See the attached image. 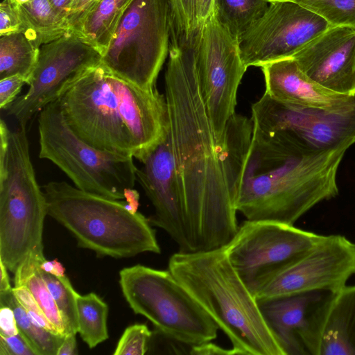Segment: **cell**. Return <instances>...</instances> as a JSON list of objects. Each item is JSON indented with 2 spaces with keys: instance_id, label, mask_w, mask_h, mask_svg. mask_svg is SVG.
<instances>
[{
  "instance_id": "cell-17",
  "label": "cell",
  "mask_w": 355,
  "mask_h": 355,
  "mask_svg": "<svg viewBox=\"0 0 355 355\" xmlns=\"http://www.w3.org/2000/svg\"><path fill=\"white\" fill-rule=\"evenodd\" d=\"M137 180L151 202L155 214L152 225L164 230L180 252H193L180 193L175 158L168 127L162 140L140 162Z\"/></svg>"
},
{
  "instance_id": "cell-19",
  "label": "cell",
  "mask_w": 355,
  "mask_h": 355,
  "mask_svg": "<svg viewBox=\"0 0 355 355\" xmlns=\"http://www.w3.org/2000/svg\"><path fill=\"white\" fill-rule=\"evenodd\" d=\"M261 68L264 93L277 101L325 110H338L355 103V94L336 92L318 84L302 71L293 58L271 62Z\"/></svg>"
},
{
  "instance_id": "cell-42",
  "label": "cell",
  "mask_w": 355,
  "mask_h": 355,
  "mask_svg": "<svg viewBox=\"0 0 355 355\" xmlns=\"http://www.w3.org/2000/svg\"><path fill=\"white\" fill-rule=\"evenodd\" d=\"M8 269L0 259V292H6L12 289L8 272Z\"/></svg>"
},
{
  "instance_id": "cell-3",
  "label": "cell",
  "mask_w": 355,
  "mask_h": 355,
  "mask_svg": "<svg viewBox=\"0 0 355 355\" xmlns=\"http://www.w3.org/2000/svg\"><path fill=\"white\" fill-rule=\"evenodd\" d=\"M56 101L82 139L139 162L168 130L165 95L121 78L101 61L70 80Z\"/></svg>"
},
{
  "instance_id": "cell-1",
  "label": "cell",
  "mask_w": 355,
  "mask_h": 355,
  "mask_svg": "<svg viewBox=\"0 0 355 355\" xmlns=\"http://www.w3.org/2000/svg\"><path fill=\"white\" fill-rule=\"evenodd\" d=\"M168 132L193 251L225 247L238 229L225 150L205 104L194 46L171 43L165 72Z\"/></svg>"
},
{
  "instance_id": "cell-28",
  "label": "cell",
  "mask_w": 355,
  "mask_h": 355,
  "mask_svg": "<svg viewBox=\"0 0 355 355\" xmlns=\"http://www.w3.org/2000/svg\"><path fill=\"white\" fill-rule=\"evenodd\" d=\"M41 275L51 293L61 314L65 327V335L78 333L76 295L68 277H58L41 270Z\"/></svg>"
},
{
  "instance_id": "cell-30",
  "label": "cell",
  "mask_w": 355,
  "mask_h": 355,
  "mask_svg": "<svg viewBox=\"0 0 355 355\" xmlns=\"http://www.w3.org/2000/svg\"><path fill=\"white\" fill-rule=\"evenodd\" d=\"M145 324H135L128 327L115 348L114 355H144L148 352L152 336Z\"/></svg>"
},
{
  "instance_id": "cell-8",
  "label": "cell",
  "mask_w": 355,
  "mask_h": 355,
  "mask_svg": "<svg viewBox=\"0 0 355 355\" xmlns=\"http://www.w3.org/2000/svg\"><path fill=\"white\" fill-rule=\"evenodd\" d=\"M119 284L134 313L167 338L189 347L216 338L218 325L168 270L140 264L124 268Z\"/></svg>"
},
{
  "instance_id": "cell-21",
  "label": "cell",
  "mask_w": 355,
  "mask_h": 355,
  "mask_svg": "<svg viewBox=\"0 0 355 355\" xmlns=\"http://www.w3.org/2000/svg\"><path fill=\"white\" fill-rule=\"evenodd\" d=\"M133 0H101L84 21L76 36L103 56L127 8Z\"/></svg>"
},
{
  "instance_id": "cell-10",
  "label": "cell",
  "mask_w": 355,
  "mask_h": 355,
  "mask_svg": "<svg viewBox=\"0 0 355 355\" xmlns=\"http://www.w3.org/2000/svg\"><path fill=\"white\" fill-rule=\"evenodd\" d=\"M323 235L294 225L246 220L225 246L227 257L254 295L306 254Z\"/></svg>"
},
{
  "instance_id": "cell-22",
  "label": "cell",
  "mask_w": 355,
  "mask_h": 355,
  "mask_svg": "<svg viewBox=\"0 0 355 355\" xmlns=\"http://www.w3.org/2000/svg\"><path fill=\"white\" fill-rule=\"evenodd\" d=\"M40 46L24 31L0 36V79L21 75L28 84Z\"/></svg>"
},
{
  "instance_id": "cell-26",
  "label": "cell",
  "mask_w": 355,
  "mask_h": 355,
  "mask_svg": "<svg viewBox=\"0 0 355 355\" xmlns=\"http://www.w3.org/2000/svg\"><path fill=\"white\" fill-rule=\"evenodd\" d=\"M0 306H8L13 310L19 332L28 340L36 355H57L65 335L49 331L33 322L17 300L12 289L0 292Z\"/></svg>"
},
{
  "instance_id": "cell-33",
  "label": "cell",
  "mask_w": 355,
  "mask_h": 355,
  "mask_svg": "<svg viewBox=\"0 0 355 355\" xmlns=\"http://www.w3.org/2000/svg\"><path fill=\"white\" fill-rule=\"evenodd\" d=\"M101 0H73L67 19L69 33L78 35L86 17Z\"/></svg>"
},
{
  "instance_id": "cell-38",
  "label": "cell",
  "mask_w": 355,
  "mask_h": 355,
  "mask_svg": "<svg viewBox=\"0 0 355 355\" xmlns=\"http://www.w3.org/2000/svg\"><path fill=\"white\" fill-rule=\"evenodd\" d=\"M76 334H67L60 346L57 355H76L78 354Z\"/></svg>"
},
{
  "instance_id": "cell-4",
  "label": "cell",
  "mask_w": 355,
  "mask_h": 355,
  "mask_svg": "<svg viewBox=\"0 0 355 355\" xmlns=\"http://www.w3.org/2000/svg\"><path fill=\"white\" fill-rule=\"evenodd\" d=\"M168 270L215 322L234 355H284L254 295L232 265L225 247L178 252Z\"/></svg>"
},
{
  "instance_id": "cell-9",
  "label": "cell",
  "mask_w": 355,
  "mask_h": 355,
  "mask_svg": "<svg viewBox=\"0 0 355 355\" xmlns=\"http://www.w3.org/2000/svg\"><path fill=\"white\" fill-rule=\"evenodd\" d=\"M171 37L168 0H133L122 17L102 64L144 89L155 83L168 55Z\"/></svg>"
},
{
  "instance_id": "cell-24",
  "label": "cell",
  "mask_w": 355,
  "mask_h": 355,
  "mask_svg": "<svg viewBox=\"0 0 355 355\" xmlns=\"http://www.w3.org/2000/svg\"><path fill=\"white\" fill-rule=\"evenodd\" d=\"M25 33L40 46L69 33L67 23L49 0H31L20 4Z\"/></svg>"
},
{
  "instance_id": "cell-14",
  "label": "cell",
  "mask_w": 355,
  "mask_h": 355,
  "mask_svg": "<svg viewBox=\"0 0 355 355\" xmlns=\"http://www.w3.org/2000/svg\"><path fill=\"white\" fill-rule=\"evenodd\" d=\"M92 46L72 33L40 48L38 60L28 83V89L7 110L20 126L46 105L55 101L67 83L85 69L101 61Z\"/></svg>"
},
{
  "instance_id": "cell-35",
  "label": "cell",
  "mask_w": 355,
  "mask_h": 355,
  "mask_svg": "<svg viewBox=\"0 0 355 355\" xmlns=\"http://www.w3.org/2000/svg\"><path fill=\"white\" fill-rule=\"evenodd\" d=\"M0 355H36L35 351L19 332L17 335H0Z\"/></svg>"
},
{
  "instance_id": "cell-11",
  "label": "cell",
  "mask_w": 355,
  "mask_h": 355,
  "mask_svg": "<svg viewBox=\"0 0 355 355\" xmlns=\"http://www.w3.org/2000/svg\"><path fill=\"white\" fill-rule=\"evenodd\" d=\"M254 132L313 150L355 143V103L338 110L301 107L277 101L264 93L251 108Z\"/></svg>"
},
{
  "instance_id": "cell-36",
  "label": "cell",
  "mask_w": 355,
  "mask_h": 355,
  "mask_svg": "<svg viewBox=\"0 0 355 355\" xmlns=\"http://www.w3.org/2000/svg\"><path fill=\"white\" fill-rule=\"evenodd\" d=\"M19 333L13 310L8 306L0 308V335L11 336Z\"/></svg>"
},
{
  "instance_id": "cell-18",
  "label": "cell",
  "mask_w": 355,
  "mask_h": 355,
  "mask_svg": "<svg viewBox=\"0 0 355 355\" xmlns=\"http://www.w3.org/2000/svg\"><path fill=\"white\" fill-rule=\"evenodd\" d=\"M292 58L318 84L355 94V27H329Z\"/></svg>"
},
{
  "instance_id": "cell-23",
  "label": "cell",
  "mask_w": 355,
  "mask_h": 355,
  "mask_svg": "<svg viewBox=\"0 0 355 355\" xmlns=\"http://www.w3.org/2000/svg\"><path fill=\"white\" fill-rule=\"evenodd\" d=\"M170 8V41L193 43L214 12L215 0H168Z\"/></svg>"
},
{
  "instance_id": "cell-12",
  "label": "cell",
  "mask_w": 355,
  "mask_h": 355,
  "mask_svg": "<svg viewBox=\"0 0 355 355\" xmlns=\"http://www.w3.org/2000/svg\"><path fill=\"white\" fill-rule=\"evenodd\" d=\"M199 81L216 139L223 142L226 124L236 113L237 92L247 70L239 41L220 23L214 12L194 43Z\"/></svg>"
},
{
  "instance_id": "cell-25",
  "label": "cell",
  "mask_w": 355,
  "mask_h": 355,
  "mask_svg": "<svg viewBox=\"0 0 355 355\" xmlns=\"http://www.w3.org/2000/svg\"><path fill=\"white\" fill-rule=\"evenodd\" d=\"M78 333L89 348H94L109 338L108 306L96 293L76 295Z\"/></svg>"
},
{
  "instance_id": "cell-16",
  "label": "cell",
  "mask_w": 355,
  "mask_h": 355,
  "mask_svg": "<svg viewBox=\"0 0 355 355\" xmlns=\"http://www.w3.org/2000/svg\"><path fill=\"white\" fill-rule=\"evenodd\" d=\"M337 293L317 290L257 300L284 355H320L325 321Z\"/></svg>"
},
{
  "instance_id": "cell-43",
  "label": "cell",
  "mask_w": 355,
  "mask_h": 355,
  "mask_svg": "<svg viewBox=\"0 0 355 355\" xmlns=\"http://www.w3.org/2000/svg\"><path fill=\"white\" fill-rule=\"evenodd\" d=\"M19 4H24L28 2L31 0H15Z\"/></svg>"
},
{
  "instance_id": "cell-41",
  "label": "cell",
  "mask_w": 355,
  "mask_h": 355,
  "mask_svg": "<svg viewBox=\"0 0 355 355\" xmlns=\"http://www.w3.org/2000/svg\"><path fill=\"white\" fill-rule=\"evenodd\" d=\"M124 197L126 202L130 206L135 212H138L139 206V193L134 188L125 191Z\"/></svg>"
},
{
  "instance_id": "cell-20",
  "label": "cell",
  "mask_w": 355,
  "mask_h": 355,
  "mask_svg": "<svg viewBox=\"0 0 355 355\" xmlns=\"http://www.w3.org/2000/svg\"><path fill=\"white\" fill-rule=\"evenodd\" d=\"M320 355H355V285L335 295L325 321Z\"/></svg>"
},
{
  "instance_id": "cell-7",
  "label": "cell",
  "mask_w": 355,
  "mask_h": 355,
  "mask_svg": "<svg viewBox=\"0 0 355 355\" xmlns=\"http://www.w3.org/2000/svg\"><path fill=\"white\" fill-rule=\"evenodd\" d=\"M39 157L59 168L78 189L113 200L134 188V158L97 148L78 136L55 101L38 116Z\"/></svg>"
},
{
  "instance_id": "cell-2",
  "label": "cell",
  "mask_w": 355,
  "mask_h": 355,
  "mask_svg": "<svg viewBox=\"0 0 355 355\" xmlns=\"http://www.w3.org/2000/svg\"><path fill=\"white\" fill-rule=\"evenodd\" d=\"M225 166L237 211L247 220L294 223L338 193L336 175L347 146L313 150L259 136L235 113L224 132Z\"/></svg>"
},
{
  "instance_id": "cell-40",
  "label": "cell",
  "mask_w": 355,
  "mask_h": 355,
  "mask_svg": "<svg viewBox=\"0 0 355 355\" xmlns=\"http://www.w3.org/2000/svg\"><path fill=\"white\" fill-rule=\"evenodd\" d=\"M58 15L65 20L69 15L73 0H49Z\"/></svg>"
},
{
  "instance_id": "cell-39",
  "label": "cell",
  "mask_w": 355,
  "mask_h": 355,
  "mask_svg": "<svg viewBox=\"0 0 355 355\" xmlns=\"http://www.w3.org/2000/svg\"><path fill=\"white\" fill-rule=\"evenodd\" d=\"M40 269L47 273L58 276H65V268L63 265L57 259L46 260V259L41 263Z\"/></svg>"
},
{
  "instance_id": "cell-44",
  "label": "cell",
  "mask_w": 355,
  "mask_h": 355,
  "mask_svg": "<svg viewBox=\"0 0 355 355\" xmlns=\"http://www.w3.org/2000/svg\"><path fill=\"white\" fill-rule=\"evenodd\" d=\"M266 1L268 2H270V1H282V0H266Z\"/></svg>"
},
{
  "instance_id": "cell-5",
  "label": "cell",
  "mask_w": 355,
  "mask_h": 355,
  "mask_svg": "<svg viewBox=\"0 0 355 355\" xmlns=\"http://www.w3.org/2000/svg\"><path fill=\"white\" fill-rule=\"evenodd\" d=\"M42 188L47 215L64 227L79 247L116 259L161 252L149 219L130 213L125 201L88 193L65 181H51Z\"/></svg>"
},
{
  "instance_id": "cell-31",
  "label": "cell",
  "mask_w": 355,
  "mask_h": 355,
  "mask_svg": "<svg viewBox=\"0 0 355 355\" xmlns=\"http://www.w3.org/2000/svg\"><path fill=\"white\" fill-rule=\"evenodd\" d=\"M12 290L17 300L25 309L28 316L33 322L49 331L60 334L54 325L46 318L26 286H16L12 288Z\"/></svg>"
},
{
  "instance_id": "cell-37",
  "label": "cell",
  "mask_w": 355,
  "mask_h": 355,
  "mask_svg": "<svg viewBox=\"0 0 355 355\" xmlns=\"http://www.w3.org/2000/svg\"><path fill=\"white\" fill-rule=\"evenodd\" d=\"M190 354L194 355H234L232 349H224L217 345L210 342H207L200 345L190 346Z\"/></svg>"
},
{
  "instance_id": "cell-29",
  "label": "cell",
  "mask_w": 355,
  "mask_h": 355,
  "mask_svg": "<svg viewBox=\"0 0 355 355\" xmlns=\"http://www.w3.org/2000/svg\"><path fill=\"white\" fill-rule=\"evenodd\" d=\"M322 17L330 26L355 27V0H289Z\"/></svg>"
},
{
  "instance_id": "cell-15",
  "label": "cell",
  "mask_w": 355,
  "mask_h": 355,
  "mask_svg": "<svg viewBox=\"0 0 355 355\" xmlns=\"http://www.w3.org/2000/svg\"><path fill=\"white\" fill-rule=\"evenodd\" d=\"M354 274L355 243L342 235H323L306 254L266 285L256 299L317 290L337 293Z\"/></svg>"
},
{
  "instance_id": "cell-34",
  "label": "cell",
  "mask_w": 355,
  "mask_h": 355,
  "mask_svg": "<svg viewBox=\"0 0 355 355\" xmlns=\"http://www.w3.org/2000/svg\"><path fill=\"white\" fill-rule=\"evenodd\" d=\"M27 84L21 75H14L0 79V108L7 110L18 98L22 87Z\"/></svg>"
},
{
  "instance_id": "cell-6",
  "label": "cell",
  "mask_w": 355,
  "mask_h": 355,
  "mask_svg": "<svg viewBox=\"0 0 355 355\" xmlns=\"http://www.w3.org/2000/svg\"><path fill=\"white\" fill-rule=\"evenodd\" d=\"M47 205L31 159L26 126L0 121V259L13 274L31 256H43Z\"/></svg>"
},
{
  "instance_id": "cell-13",
  "label": "cell",
  "mask_w": 355,
  "mask_h": 355,
  "mask_svg": "<svg viewBox=\"0 0 355 355\" xmlns=\"http://www.w3.org/2000/svg\"><path fill=\"white\" fill-rule=\"evenodd\" d=\"M330 27L322 17L289 1H274L239 39L245 66L261 67L292 58Z\"/></svg>"
},
{
  "instance_id": "cell-32",
  "label": "cell",
  "mask_w": 355,
  "mask_h": 355,
  "mask_svg": "<svg viewBox=\"0 0 355 355\" xmlns=\"http://www.w3.org/2000/svg\"><path fill=\"white\" fill-rule=\"evenodd\" d=\"M25 31L20 4L15 0H2L0 4V36Z\"/></svg>"
},
{
  "instance_id": "cell-27",
  "label": "cell",
  "mask_w": 355,
  "mask_h": 355,
  "mask_svg": "<svg viewBox=\"0 0 355 355\" xmlns=\"http://www.w3.org/2000/svg\"><path fill=\"white\" fill-rule=\"evenodd\" d=\"M266 0H215L214 14L220 23L239 40L266 11Z\"/></svg>"
}]
</instances>
